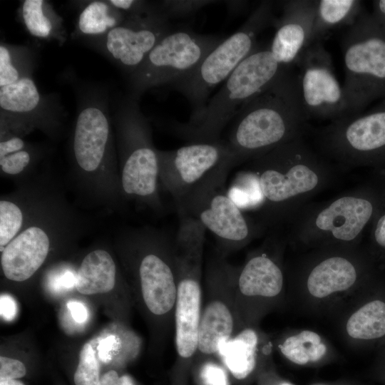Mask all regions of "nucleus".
I'll use <instances>...</instances> for the list:
<instances>
[{"label":"nucleus","mask_w":385,"mask_h":385,"mask_svg":"<svg viewBox=\"0 0 385 385\" xmlns=\"http://www.w3.org/2000/svg\"><path fill=\"white\" fill-rule=\"evenodd\" d=\"M303 137L251 160L263 198L259 220L267 227L287 224L334 180V168Z\"/></svg>","instance_id":"f257e3e1"},{"label":"nucleus","mask_w":385,"mask_h":385,"mask_svg":"<svg viewBox=\"0 0 385 385\" xmlns=\"http://www.w3.org/2000/svg\"><path fill=\"white\" fill-rule=\"evenodd\" d=\"M307 120L297 73L289 67L241 108L225 140L239 165L304 136Z\"/></svg>","instance_id":"f03ea898"},{"label":"nucleus","mask_w":385,"mask_h":385,"mask_svg":"<svg viewBox=\"0 0 385 385\" xmlns=\"http://www.w3.org/2000/svg\"><path fill=\"white\" fill-rule=\"evenodd\" d=\"M71 175L93 203L112 209L124 202L113 138L106 113L88 106L78 114L71 141Z\"/></svg>","instance_id":"7ed1b4c3"},{"label":"nucleus","mask_w":385,"mask_h":385,"mask_svg":"<svg viewBox=\"0 0 385 385\" xmlns=\"http://www.w3.org/2000/svg\"><path fill=\"white\" fill-rule=\"evenodd\" d=\"M287 68L275 60L270 46H257L208 99L202 113L187 123H175V132L189 143L220 140L241 108L269 88Z\"/></svg>","instance_id":"20e7f679"},{"label":"nucleus","mask_w":385,"mask_h":385,"mask_svg":"<svg viewBox=\"0 0 385 385\" xmlns=\"http://www.w3.org/2000/svg\"><path fill=\"white\" fill-rule=\"evenodd\" d=\"M206 229L196 219L180 217L173 250L177 272L175 342L178 358L190 359L197 351L202 305V263Z\"/></svg>","instance_id":"39448f33"},{"label":"nucleus","mask_w":385,"mask_h":385,"mask_svg":"<svg viewBox=\"0 0 385 385\" xmlns=\"http://www.w3.org/2000/svg\"><path fill=\"white\" fill-rule=\"evenodd\" d=\"M135 95L120 111L118 120V167L123 199L133 200L161 212L158 150Z\"/></svg>","instance_id":"423d86ee"},{"label":"nucleus","mask_w":385,"mask_h":385,"mask_svg":"<svg viewBox=\"0 0 385 385\" xmlns=\"http://www.w3.org/2000/svg\"><path fill=\"white\" fill-rule=\"evenodd\" d=\"M274 20L273 2L262 1L236 32L224 38L192 71L170 85L190 103L189 120L202 113L212 90L256 48L258 35Z\"/></svg>","instance_id":"0eeeda50"},{"label":"nucleus","mask_w":385,"mask_h":385,"mask_svg":"<svg viewBox=\"0 0 385 385\" xmlns=\"http://www.w3.org/2000/svg\"><path fill=\"white\" fill-rule=\"evenodd\" d=\"M374 212L371 196L352 190L323 202L307 204L287 223V233L305 245L348 247L359 240Z\"/></svg>","instance_id":"6e6552de"},{"label":"nucleus","mask_w":385,"mask_h":385,"mask_svg":"<svg viewBox=\"0 0 385 385\" xmlns=\"http://www.w3.org/2000/svg\"><path fill=\"white\" fill-rule=\"evenodd\" d=\"M343 90L352 115L385 95V33L373 16L361 14L342 39Z\"/></svg>","instance_id":"1a4fd4ad"},{"label":"nucleus","mask_w":385,"mask_h":385,"mask_svg":"<svg viewBox=\"0 0 385 385\" xmlns=\"http://www.w3.org/2000/svg\"><path fill=\"white\" fill-rule=\"evenodd\" d=\"M121 232L136 257L134 268L145 307L152 314L171 319L178 287L173 242L163 232L151 227Z\"/></svg>","instance_id":"9d476101"},{"label":"nucleus","mask_w":385,"mask_h":385,"mask_svg":"<svg viewBox=\"0 0 385 385\" xmlns=\"http://www.w3.org/2000/svg\"><path fill=\"white\" fill-rule=\"evenodd\" d=\"M158 152L160 183L174 200L177 210L207 183L237 165L227 143L221 139Z\"/></svg>","instance_id":"9b49d317"},{"label":"nucleus","mask_w":385,"mask_h":385,"mask_svg":"<svg viewBox=\"0 0 385 385\" xmlns=\"http://www.w3.org/2000/svg\"><path fill=\"white\" fill-rule=\"evenodd\" d=\"M224 173L193 195L178 213L197 220L215 237L217 250L226 257L245 247L267 230L260 220L247 215L230 197Z\"/></svg>","instance_id":"f8f14e48"},{"label":"nucleus","mask_w":385,"mask_h":385,"mask_svg":"<svg viewBox=\"0 0 385 385\" xmlns=\"http://www.w3.org/2000/svg\"><path fill=\"white\" fill-rule=\"evenodd\" d=\"M223 39L187 29L171 31L131 74L134 94L153 87L172 85L192 71Z\"/></svg>","instance_id":"ddd939ff"},{"label":"nucleus","mask_w":385,"mask_h":385,"mask_svg":"<svg viewBox=\"0 0 385 385\" xmlns=\"http://www.w3.org/2000/svg\"><path fill=\"white\" fill-rule=\"evenodd\" d=\"M236 269L217 251L207 263L197 354H217L220 344L237 334Z\"/></svg>","instance_id":"4468645a"},{"label":"nucleus","mask_w":385,"mask_h":385,"mask_svg":"<svg viewBox=\"0 0 385 385\" xmlns=\"http://www.w3.org/2000/svg\"><path fill=\"white\" fill-rule=\"evenodd\" d=\"M317 136L322 153L339 166L366 163L385 149V110L331 121Z\"/></svg>","instance_id":"2eb2a0df"},{"label":"nucleus","mask_w":385,"mask_h":385,"mask_svg":"<svg viewBox=\"0 0 385 385\" xmlns=\"http://www.w3.org/2000/svg\"><path fill=\"white\" fill-rule=\"evenodd\" d=\"M304 112L308 118L336 120L352 115L329 53L321 41L312 43L295 65Z\"/></svg>","instance_id":"dca6fc26"},{"label":"nucleus","mask_w":385,"mask_h":385,"mask_svg":"<svg viewBox=\"0 0 385 385\" xmlns=\"http://www.w3.org/2000/svg\"><path fill=\"white\" fill-rule=\"evenodd\" d=\"M169 19L159 4L148 12L128 14L107 33L108 53L132 74L152 49L172 31Z\"/></svg>","instance_id":"f3484780"},{"label":"nucleus","mask_w":385,"mask_h":385,"mask_svg":"<svg viewBox=\"0 0 385 385\" xmlns=\"http://www.w3.org/2000/svg\"><path fill=\"white\" fill-rule=\"evenodd\" d=\"M315 7L316 1H287L281 16L274 20L276 31L270 49L281 65L295 66L312 44Z\"/></svg>","instance_id":"a211bd4d"},{"label":"nucleus","mask_w":385,"mask_h":385,"mask_svg":"<svg viewBox=\"0 0 385 385\" xmlns=\"http://www.w3.org/2000/svg\"><path fill=\"white\" fill-rule=\"evenodd\" d=\"M54 183L45 176L34 177L0 199V252L24 229L29 217Z\"/></svg>","instance_id":"6ab92c4d"},{"label":"nucleus","mask_w":385,"mask_h":385,"mask_svg":"<svg viewBox=\"0 0 385 385\" xmlns=\"http://www.w3.org/2000/svg\"><path fill=\"white\" fill-rule=\"evenodd\" d=\"M283 284L278 263L266 252L255 253L236 269L235 304L245 299L273 298L281 292Z\"/></svg>","instance_id":"aec40b11"},{"label":"nucleus","mask_w":385,"mask_h":385,"mask_svg":"<svg viewBox=\"0 0 385 385\" xmlns=\"http://www.w3.org/2000/svg\"><path fill=\"white\" fill-rule=\"evenodd\" d=\"M358 269L354 260L342 254L324 257L311 267L306 284L309 292L317 298L349 289L356 282Z\"/></svg>","instance_id":"412c9836"},{"label":"nucleus","mask_w":385,"mask_h":385,"mask_svg":"<svg viewBox=\"0 0 385 385\" xmlns=\"http://www.w3.org/2000/svg\"><path fill=\"white\" fill-rule=\"evenodd\" d=\"M74 273L75 287L83 294L108 292L114 288L117 279L116 264L104 249L89 252Z\"/></svg>","instance_id":"4be33fe9"},{"label":"nucleus","mask_w":385,"mask_h":385,"mask_svg":"<svg viewBox=\"0 0 385 385\" xmlns=\"http://www.w3.org/2000/svg\"><path fill=\"white\" fill-rule=\"evenodd\" d=\"M257 344L256 332L247 327L223 342L217 354L235 378L244 379L255 367Z\"/></svg>","instance_id":"5701e85b"},{"label":"nucleus","mask_w":385,"mask_h":385,"mask_svg":"<svg viewBox=\"0 0 385 385\" xmlns=\"http://www.w3.org/2000/svg\"><path fill=\"white\" fill-rule=\"evenodd\" d=\"M361 1L355 0L316 1L312 43L320 40L329 30L351 26L361 14Z\"/></svg>","instance_id":"b1692460"},{"label":"nucleus","mask_w":385,"mask_h":385,"mask_svg":"<svg viewBox=\"0 0 385 385\" xmlns=\"http://www.w3.org/2000/svg\"><path fill=\"white\" fill-rule=\"evenodd\" d=\"M348 334L356 339L371 340L385 335V303L373 300L356 311L347 321Z\"/></svg>","instance_id":"393cba45"},{"label":"nucleus","mask_w":385,"mask_h":385,"mask_svg":"<svg viewBox=\"0 0 385 385\" xmlns=\"http://www.w3.org/2000/svg\"><path fill=\"white\" fill-rule=\"evenodd\" d=\"M41 101L34 81L21 77L18 81L0 87V107L12 113L23 114L34 111Z\"/></svg>","instance_id":"a878e982"},{"label":"nucleus","mask_w":385,"mask_h":385,"mask_svg":"<svg viewBox=\"0 0 385 385\" xmlns=\"http://www.w3.org/2000/svg\"><path fill=\"white\" fill-rule=\"evenodd\" d=\"M279 348L286 358L299 365L318 361L327 351L320 336L309 330L302 331L287 338Z\"/></svg>","instance_id":"bb28decb"},{"label":"nucleus","mask_w":385,"mask_h":385,"mask_svg":"<svg viewBox=\"0 0 385 385\" xmlns=\"http://www.w3.org/2000/svg\"><path fill=\"white\" fill-rule=\"evenodd\" d=\"M227 191L230 197L243 211H260L262 207L263 198L259 183L250 169L239 172Z\"/></svg>","instance_id":"cd10ccee"},{"label":"nucleus","mask_w":385,"mask_h":385,"mask_svg":"<svg viewBox=\"0 0 385 385\" xmlns=\"http://www.w3.org/2000/svg\"><path fill=\"white\" fill-rule=\"evenodd\" d=\"M107 3L93 1L81 12L78 22L80 31L88 35H98L109 31L124 19L120 14L110 13Z\"/></svg>","instance_id":"c85d7f7f"},{"label":"nucleus","mask_w":385,"mask_h":385,"mask_svg":"<svg viewBox=\"0 0 385 385\" xmlns=\"http://www.w3.org/2000/svg\"><path fill=\"white\" fill-rule=\"evenodd\" d=\"M37 158L31 148H24L0 156V173L2 177L16 180L19 185L32 178Z\"/></svg>","instance_id":"c756f323"},{"label":"nucleus","mask_w":385,"mask_h":385,"mask_svg":"<svg viewBox=\"0 0 385 385\" xmlns=\"http://www.w3.org/2000/svg\"><path fill=\"white\" fill-rule=\"evenodd\" d=\"M44 1L26 0L22 6V16L27 30L38 38L48 37L53 31L51 19L45 15Z\"/></svg>","instance_id":"7c9ffc66"},{"label":"nucleus","mask_w":385,"mask_h":385,"mask_svg":"<svg viewBox=\"0 0 385 385\" xmlns=\"http://www.w3.org/2000/svg\"><path fill=\"white\" fill-rule=\"evenodd\" d=\"M76 385H101L99 376V364L95 351L90 343L81 349L79 361L74 374Z\"/></svg>","instance_id":"2f4dec72"},{"label":"nucleus","mask_w":385,"mask_h":385,"mask_svg":"<svg viewBox=\"0 0 385 385\" xmlns=\"http://www.w3.org/2000/svg\"><path fill=\"white\" fill-rule=\"evenodd\" d=\"M216 2L210 0H173L163 1L159 5L169 17H187L197 12L204 6Z\"/></svg>","instance_id":"473e14b6"},{"label":"nucleus","mask_w":385,"mask_h":385,"mask_svg":"<svg viewBox=\"0 0 385 385\" xmlns=\"http://www.w3.org/2000/svg\"><path fill=\"white\" fill-rule=\"evenodd\" d=\"M21 78L18 69L13 63L9 49L1 44L0 46V87L15 83Z\"/></svg>","instance_id":"72a5a7b5"},{"label":"nucleus","mask_w":385,"mask_h":385,"mask_svg":"<svg viewBox=\"0 0 385 385\" xmlns=\"http://www.w3.org/2000/svg\"><path fill=\"white\" fill-rule=\"evenodd\" d=\"M200 374L204 385H228L225 371L213 362L205 363L201 367Z\"/></svg>","instance_id":"f704fd0d"},{"label":"nucleus","mask_w":385,"mask_h":385,"mask_svg":"<svg viewBox=\"0 0 385 385\" xmlns=\"http://www.w3.org/2000/svg\"><path fill=\"white\" fill-rule=\"evenodd\" d=\"M26 373V367L21 361L6 356L0 357V381L19 379Z\"/></svg>","instance_id":"c9c22d12"},{"label":"nucleus","mask_w":385,"mask_h":385,"mask_svg":"<svg viewBox=\"0 0 385 385\" xmlns=\"http://www.w3.org/2000/svg\"><path fill=\"white\" fill-rule=\"evenodd\" d=\"M120 340L114 335H110L101 340L98 346L99 359L105 363L111 360L113 352L117 351Z\"/></svg>","instance_id":"e433bc0d"},{"label":"nucleus","mask_w":385,"mask_h":385,"mask_svg":"<svg viewBox=\"0 0 385 385\" xmlns=\"http://www.w3.org/2000/svg\"><path fill=\"white\" fill-rule=\"evenodd\" d=\"M0 310L1 317L7 321L13 320L17 312L15 299L9 294H3L0 297Z\"/></svg>","instance_id":"4c0bfd02"},{"label":"nucleus","mask_w":385,"mask_h":385,"mask_svg":"<svg viewBox=\"0 0 385 385\" xmlns=\"http://www.w3.org/2000/svg\"><path fill=\"white\" fill-rule=\"evenodd\" d=\"M101 385H135L133 379L128 375L119 377L117 372L111 370L106 372L101 379Z\"/></svg>","instance_id":"58836bf2"},{"label":"nucleus","mask_w":385,"mask_h":385,"mask_svg":"<svg viewBox=\"0 0 385 385\" xmlns=\"http://www.w3.org/2000/svg\"><path fill=\"white\" fill-rule=\"evenodd\" d=\"M373 237L376 244L379 247L385 249V212L376 219Z\"/></svg>","instance_id":"ea45409f"},{"label":"nucleus","mask_w":385,"mask_h":385,"mask_svg":"<svg viewBox=\"0 0 385 385\" xmlns=\"http://www.w3.org/2000/svg\"><path fill=\"white\" fill-rule=\"evenodd\" d=\"M67 307L71 312L72 318L78 323H83L88 318V312L85 306L76 301H70Z\"/></svg>","instance_id":"a19ab883"},{"label":"nucleus","mask_w":385,"mask_h":385,"mask_svg":"<svg viewBox=\"0 0 385 385\" xmlns=\"http://www.w3.org/2000/svg\"><path fill=\"white\" fill-rule=\"evenodd\" d=\"M374 11L373 17L385 33V0L377 1L374 3Z\"/></svg>","instance_id":"79ce46f5"},{"label":"nucleus","mask_w":385,"mask_h":385,"mask_svg":"<svg viewBox=\"0 0 385 385\" xmlns=\"http://www.w3.org/2000/svg\"><path fill=\"white\" fill-rule=\"evenodd\" d=\"M0 385H24V384L19 381L14 379V380L0 381Z\"/></svg>","instance_id":"37998d69"},{"label":"nucleus","mask_w":385,"mask_h":385,"mask_svg":"<svg viewBox=\"0 0 385 385\" xmlns=\"http://www.w3.org/2000/svg\"><path fill=\"white\" fill-rule=\"evenodd\" d=\"M280 385H293V384L287 383V382H284V383L281 384Z\"/></svg>","instance_id":"c03bdc74"}]
</instances>
